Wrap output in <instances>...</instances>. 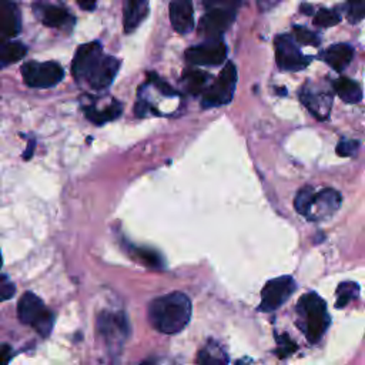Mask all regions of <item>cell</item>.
<instances>
[{"label":"cell","instance_id":"1","mask_svg":"<svg viewBox=\"0 0 365 365\" xmlns=\"http://www.w3.org/2000/svg\"><path fill=\"white\" fill-rule=\"evenodd\" d=\"M147 317L153 328L163 334L180 332L191 318V301L182 292H170L148 304Z\"/></svg>","mask_w":365,"mask_h":365},{"label":"cell","instance_id":"2","mask_svg":"<svg viewBox=\"0 0 365 365\" xmlns=\"http://www.w3.org/2000/svg\"><path fill=\"white\" fill-rule=\"evenodd\" d=\"M298 325L309 342H318L329 325L325 301L315 292L302 295L297 304Z\"/></svg>","mask_w":365,"mask_h":365},{"label":"cell","instance_id":"3","mask_svg":"<svg viewBox=\"0 0 365 365\" xmlns=\"http://www.w3.org/2000/svg\"><path fill=\"white\" fill-rule=\"evenodd\" d=\"M17 317L20 322L31 325L41 336L51 332L54 315L46 308L43 301L33 292H24L17 304Z\"/></svg>","mask_w":365,"mask_h":365},{"label":"cell","instance_id":"4","mask_svg":"<svg viewBox=\"0 0 365 365\" xmlns=\"http://www.w3.org/2000/svg\"><path fill=\"white\" fill-rule=\"evenodd\" d=\"M235 84H237V68L234 63L228 61L221 70L217 80L204 91L201 106L208 108V107L224 106L230 103L234 96Z\"/></svg>","mask_w":365,"mask_h":365},{"label":"cell","instance_id":"5","mask_svg":"<svg viewBox=\"0 0 365 365\" xmlns=\"http://www.w3.org/2000/svg\"><path fill=\"white\" fill-rule=\"evenodd\" d=\"M21 74L27 86L34 88H48L61 81L64 70L56 61H27L21 67Z\"/></svg>","mask_w":365,"mask_h":365},{"label":"cell","instance_id":"6","mask_svg":"<svg viewBox=\"0 0 365 365\" xmlns=\"http://www.w3.org/2000/svg\"><path fill=\"white\" fill-rule=\"evenodd\" d=\"M208 6H212L200 20L198 23V33L207 40L210 38H221L220 36L232 24L235 19V10L228 7H221L218 3H207Z\"/></svg>","mask_w":365,"mask_h":365},{"label":"cell","instance_id":"7","mask_svg":"<svg viewBox=\"0 0 365 365\" xmlns=\"http://www.w3.org/2000/svg\"><path fill=\"white\" fill-rule=\"evenodd\" d=\"M295 288V281L289 275H282L269 279L261 291V304L258 309L264 312L275 311L292 295Z\"/></svg>","mask_w":365,"mask_h":365},{"label":"cell","instance_id":"8","mask_svg":"<svg viewBox=\"0 0 365 365\" xmlns=\"http://www.w3.org/2000/svg\"><path fill=\"white\" fill-rule=\"evenodd\" d=\"M184 56L194 66H218L227 57V46L222 38H210L187 48Z\"/></svg>","mask_w":365,"mask_h":365},{"label":"cell","instance_id":"9","mask_svg":"<svg viewBox=\"0 0 365 365\" xmlns=\"http://www.w3.org/2000/svg\"><path fill=\"white\" fill-rule=\"evenodd\" d=\"M275 60L281 70H302L311 61L304 56L289 34H279L275 38Z\"/></svg>","mask_w":365,"mask_h":365},{"label":"cell","instance_id":"10","mask_svg":"<svg viewBox=\"0 0 365 365\" xmlns=\"http://www.w3.org/2000/svg\"><path fill=\"white\" fill-rule=\"evenodd\" d=\"M104 57L103 48L97 41L86 43L80 46L76 50V54L73 57L71 63V73L77 81H84L88 78V76L93 73V70L97 67V64Z\"/></svg>","mask_w":365,"mask_h":365},{"label":"cell","instance_id":"11","mask_svg":"<svg viewBox=\"0 0 365 365\" xmlns=\"http://www.w3.org/2000/svg\"><path fill=\"white\" fill-rule=\"evenodd\" d=\"M302 104L315 115L318 120H325L332 107V93L319 84L307 83L299 93Z\"/></svg>","mask_w":365,"mask_h":365},{"label":"cell","instance_id":"12","mask_svg":"<svg viewBox=\"0 0 365 365\" xmlns=\"http://www.w3.org/2000/svg\"><path fill=\"white\" fill-rule=\"evenodd\" d=\"M341 205V194L334 188H324L315 194L308 220H324L331 217Z\"/></svg>","mask_w":365,"mask_h":365},{"label":"cell","instance_id":"13","mask_svg":"<svg viewBox=\"0 0 365 365\" xmlns=\"http://www.w3.org/2000/svg\"><path fill=\"white\" fill-rule=\"evenodd\" d=\"M118 67H120V61L115 57L104 54V57L93 70V73L88 76L86 83L94 90H103L113 83L118 71Z\"/></svg>","mask_w":365,"mask_h":365},{"label":"cell","instance_id":"14","mask_svg":"<svg viewBox=\"0 0 365 365\" xmlns=\"http://www.w3.org/2000/svg\"><path fill=\"white\" fill-rule=\"evenodd\" d=\"M34 11L38 19L48 27L68 29L74 24V17L61 6L57 4H36Z\"/></svg>","mask_w":365,"mask_h":365},{"label":"cell","instance_id":"15","mask_svg":"<svg viewBox=\"0 0 365 365\" xmlns=\"http://www.w3.org/2000/svg\"><path fill=\"white\" fill-rule=\"evenodd\" d=\"M170 20L173 29L185 34L194 29V10L191 1L187 0H175L170 3Z\"/></svg>","mask_w":365,"mask_h":365},{"label":"cell","instance_id":"16","mask_svg":"<svg viewBox=\"0 0 365 365\" xmlns=\"http://www.w3.org/2000/svg\"><path fill=\"white\" fill-rule=\"evenodd\" d=\"M21 19L20 11L14 3L4 1L0 7V31L3 37L11 38L20 33Z\"/></svg>","mask_w":365,"mask_h":365},{"label":"cell","instance_id":"17","mask_svg":"<svg viewBox=\"0 0 365 365\" xmlns=\"http://www.w3.org/2000/svg\"><path fill=\"white\" fill-rule=\"evenodd\" d=\"M352 57L354 48L346 43L332 44L322 53L325 63L335 71H342L352 61Z\"/></svg>","mask_w":365,"mask_h":365},{"label":"cell","instance_id":"18","mask_svg":"<svg viewBox=\"0 0 365 365\" xmlns=\"http://www.w3.org/2000/svg\"><path fill=\"white\" fill-rule=\"evenodd\" d=\"M148 14V3L144 0L137 1H127L124 4V13H123V24L124 31L131 33L134 31L140 23L145 19Z\"/></svg>","mask_w":365,"mask_h":365},{"label":"cell","instance_id":"19","mask_svg":"<svg viewBox=\"0 0 365 365\" xmlns=\"http://www.w3.org/2000/svg\"><path fill=\"white\" fill-rule=\"evenodd\" d=\"M195 364L197 365H227L228 355L220 344H217L214 341H208L198 351Z\"/></svg>","mask_w":365,"mask_h":365},{"label":"cell","instance_id":"20","mask_svg":"<svg viewBox=\"0 0 365 365\" xmlns=\"http://www.w3.org/2000/svg\"><path fill=\"white\" fill-rule=\"evenodd\" d=\"M98 329L104 336H111L115 334H125L127 329V321L123 314H111V312H103L98 317L97 321Z\"/></svg>","mask_w":365,"mask_h":365},{"label":"cell","instance_id":"21","mask_svg":"<svg viewBox=\"0 0 365 365\" xmlns=\"http://www.w3.org/2000/svg\"><path fill=\"white\" fill-rule=\"evenodd\" d=\"M334 90L338 97L348 104H355L362 100V91L359 84L348 77H339L334 83Z\"/></svg>","mask_w":365,"mask_h":365},{"label":"cell","instance_id":"22","mask_svg":"<svg viewBox=\"0 0 365 365\" xmlns=\"http://www.w3.org/2000/svg\"><path fill=\"white\" fill-rule=\"evenodd\" d=\"M84 113L88 120H91L96 124H104L110 120H114L120 115L121 113V104L118 101H113L110 106H107L103 110H97L93 106L84 107Z\"/></svg>","mask_w":365,"mask_h":365},{"label":"cell","instance_id":"23","mask_svg":"<svg viewBox=\"0 0 365 365\" xmlns=\"http://www.w3.org/2000/svg\"><path fill=\"white\" fill-rule=\"evenodd\" d=\"M27 53V47L20 41H6L0 47V60L1 66L6 67L21 60Z\"/></svg>","mask_w":365,"mask_h":365},{"label":"cell","instance_id":"24","mask_svg":"<svg viewBox=\"0 0 365 365\" xmlns=\"http://www.w3.org/2000/svg\"><path fill=\"white\" fill-rule=\"evenodd\" d=\"M210 76L202 71V70H194V68H190L184 73L182 76V80H184V84H185V88L188 93L191 94H198L201 91H205V86H207V81H208Z\"/></svg>","mask_w":365,"mask_h":365},{"label":"cell","instance_id":"25","mask_svg":"<svg viewBox=\"0 0 365 365\" xmlns=\"http://www.w3.org/2000/svg\"><path fill=\"white\" fill-rule=\"evenodd\" d=\"M315 190L311 187V185H305L302 187L297 195H295V200H294V205H295V210L308 218L309 215V211H311V207H312V202H314V198H315Z\"/></svg>","mask_w":365,"mask_h":365},{"label":"cell","instance_id":"26","mask_svg":"<svg viewBox=\"0 0 365 365\" xmlns=\"http://www.w3.org/2000/svg\"><path fill=\"white\" fill-rule=\"evenodd\" d=\"M359 295V287L355 282H341L336 288V308H344Z\"/></svg>","mask_w":365,"mask_h":365},{"label":"cell","instance_id":"27","mask_svg":"<svg viewBox=\"0 0 365 365\" xmlns=\"http://www.w3.org/2000/svg\"><path fill=\"white\" fill-rule=\"evenodd\" d=\"M341 20V16L329 9H321L317 11L315 17H314V23L319 27H331L338 24Z\"/></svg>","mask_w":365,"mask_h":365},{"label":"cell","instance_id":"28","mask_svg":"<svg viewBox=\"0 0 365 365\" xmlns=\"http://www.w3.org/2000/svg\"><path fill=\"white\" fill-rule=\"evenodd\" d=\"M294 31V37L298 43L301 44H308V46H318L321 43V38L318 37L317 33L308 30L307 27H302V26H295L292 29Z\"/></svg>","mask_w":365,"mask_h":365},{"label":"cell","instance_id":"29","mask_svg":"<svg viewBox=\"0 0 365 365\" xmlns=\"http://www.w3.org/2000/svg\"><path fill=\"white\" fill-rule=\"evenodd\" d=\"M359 148V141L356 140H341L336 145V154L339 157H352Z\"/></svg>","mask_w":365,"mask_h":365},{"label":"cell","instance_id":"30","mask_svg":"<svg viewBox=\"0 0 365 365\" xmlns=\"http://www.w3.org/2000/svg\"><path fill=\"white\" fill-rule=\"evenodd\" d=\"M365 17V1H351L348 4V19L355 23Z\"/></svg>","mask_w":365,"mask_h":365},{"label":"cell","instance_id":"31","mask_svg":"<svg viewBox=\"0 0 365 365\" xmlns=\"http://www.w3.org/2000/svg\"><path fill=\"white\" fill-rule=\"evenodd\" d=\"M0 285H1V287H0L1 301L10 299V298L14 295V292H16V287H14V284L7 278L6 274L1 275V282H0Z\"/></svg>","mask_w":365,"mask_h":365},{"label":"cell","instance_id":"32","mask_svg":"<svg viewBox=\"0 0 365 365\" xmlns=\"http://www.w3.org/2000/svg\"><path fill=\"white\" fill-rule=\"evenodd\" d=\"M278 346H279L278 355H279L281 358L289 355L291 352H294V351L297 349V345H295L287 335H282V338L278 339Z\"/></svg>","mask_w":365,"mask_h":365},{"label":"cell","instance_id":"33","mask_svg":"<svg viewBox=\"0 0 365 365\" xmlns=\"http://www.w3.org/2000/svg\"><path fill=\"white\" fill-rule=\"evenodd\" d=\"M137 251H138V257L148 265H151V267L160 265V257L155 252H153L150 250H137Z\"/></svg>","mask_w":365,"mask_h":365},{"label":"cell","instance_id":"34","mask_svg":"<svg viewBox=\"0 0 365 365\" xmlns=\"http://www.w3.org/2000/svg\"><path fill=\"white\" fill-rule=\"evenodd\" d=\"M148 77L151 78L150 81H153V83L155 84V87H157V88H160V91H161V93H164V94H167V96H175L174 90H173V88H171L165 81H163L161 78H158L155 74L150 73V74H148Z\"/></svg>","mask_w":365,"mask_h":365},{"label":"cell","instance_id":"35","mask_svg":"<svg viewBox=\"0 0 365 365\" xmlns=\"http://www.w3.org/2000/svg\"><path fill=\"white\" fill-rule=\"evenodd\" d=\"M0 359H1V365H7L9 364V361L11 359V348L9 346V345H3V348H1V356H0Z\"/></svg>","mask_w":365,"mask_h":365},{"label":"cell","instance_id":"36","mask_svg":"<svg viewBox=\"0 0 365 365\" xmlns=\"http://www.w3.org/2000/svg\"><path fill=\"white\" fill-rule=\"evenodd\" d=\"M78 6L84 10H93L96 7L94 1H78Z\"/></svg>","mask_w":365,"mask_h":365},{"label":"cell","instance_id":"37","mask_svg":"<svg viewBox=\"0 0 365 365\" xmlns=\"http://www.w3.org/2000/svg\"><path fill=\"white\" fill-rule=\"evenodd\" d=\"M33 144H34V141H30V144H29V151L24 154V157H26V158H29V157L31 155V151H33Z\"/></svg>","mask_w":365,"mask_h":365}]
</instances>
